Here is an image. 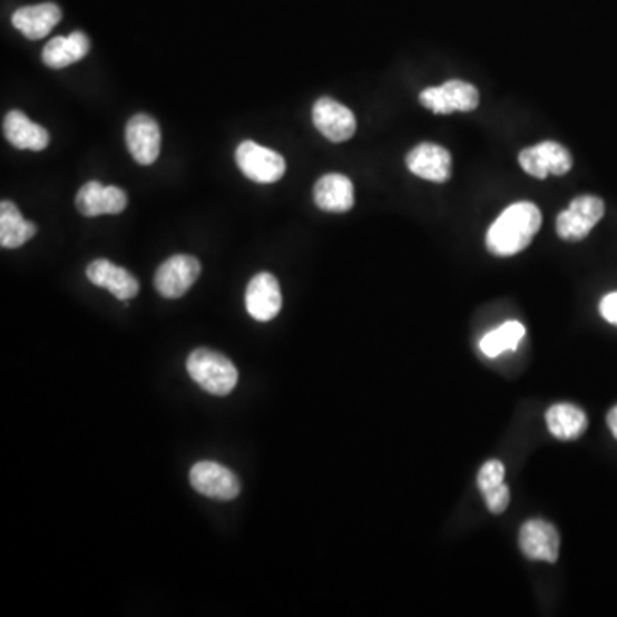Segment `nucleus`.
<instances>
[{
	"label": "nucleus",
	"mask_w": 617,
	"mask_h": 617,
	"mask_svg": "<svg viewBox=\"0 0 617 617\" xmlns=\"http://www.w3.org/2000/svg\"><path fill=\"white\" fill-rule=\"evenodd\" d=\"M540 225H542V215L533 203H515L508 206L491 225L486 235V246L494 256H515L532 244L533 237L540 231Z\"/></svg>",
	"instance_id": "nucleus-1"
},
{
	"label": "nucleus",
	"mask_w": 617,
	"mask_h": 617,
	"mask_svg": "<svg viewBox=\"0 0 617 617\" xmlns=\"http://www.w3.org/2000/svg\"><path fill=\"white\" fill-rule=\"evenodd\" d=\"M187 372L206 393L227 396L237 386L238 372L231 359L215 350L197 349L187 359Z\"/></svg>",
	"instance_id": "nucleus-2"
},
{
	"label": "nucleus",
	"mask_w": 617,
	"mask_h": 617,
	"mask_svg": "<svg viewBox=\"0 0 617 617\" xmlns=\"http://www.w3.org/2000/svg\"><path fill=\"white\" fill-rule=\"evenodd\" d=\"M604 213L606 205L600 197L590 194L578 196L565 212L559 213L556 232L566 242L584 241L604 218Z\"/></svg>",
	"instance_id": "nucleus-3"
},
{
	"label": "nucleus",
	"mask_w": 617,
	"mask_h": 617,
	"mask_svg": "<svg viewBox=\"0 0 617 617\" xmlns=\"http://www.w3.org/2000/svg\"><path fill=\"white\" fill-rule=\"evenodd\" d=\"M235 161L247 179L257 184H275L285 175V158L273 149L264 148L254 141L237 146Z\"/></svg>",
	"instance_id": "nucleus-4"
},
{
	"label": "nucleus",
	"mask_w": 617,
	"mask_h": 617,
	"mask_svg": "<svg viewBox=\"0 0 617 617\" xmlns=\"http://www.w3.org/2000/svg\"><path fill=\"white\" fill-rule=\"evenodd\" d=\"M479 90L476 86L460 79H451L441 86H432L422 91L421 104L439 116L453 112H472L479 107Z\"/></svg>",
	"instance_id": "nucleus-5"
},
{
	"label": "nucleus",
	"mask_w": 617,
	"mask_h": 617,
	"mask_svg": "<svg viewBox=\"0 0 617 617\" xmlns=\"http://www.w3.org/2000/svg\"><path fill=\"white\" fill-rule=\"evenodd\" d=\"M190 486L206 498L232 501L241 494V482L227 467L216 461H199L190 469Z\"/></svg>",
	"instance_id": "nucleus-6"
},
{
	"label": "nucleus",
	"mask_w": 617,
	"mask_h": 617,
	"mask_svg": "<svg viewBox=\"0 0 617 617\" xmlns=\"http://www.w3.org/2000/svg\"><path fill=\"white\" fill-rule=\"evenodd\" d=\"M202 275V263L194 256L177 254L165 261L155 275V288L165 298H179Z\"/></svg>",
	"instance_id": "nucleus-7"
},
{
	"label": "nucleus",
	"mask_w": 617,
	"mask_h": 617,
	"mask_svg": "<svg viewBox=\"0 0 617 617\" xmlns=\"http://www.w3.org/2000/svg\"><path fill=\"white\" fill-rule=\"evenodd\" d=\"M518 161L536 179H547L549 175H566L572 167L571 153L555 141H543L523 149Z\"/></svg>",
	"instance_id": "nucleus-8"
},
{
	"label": "nucleus",
	"mask_w": 617,
	"mask_h": 617,
	"mask_svg": "<svg viewBox=\"0 0 617 617\" xmlns=\"http://www.w3.org/2000/svg\"><path fill=\"white\" fill-rule=\"evenodd\" d=\"M313 123L332 143L349 141L358 130L354 112L333 98H320L313 107Z\"/></svg>",
	"instance_id": "nucleus-9"
},
{
	"label": "nucleus",
	"mask_w": 617,
	"mask_h": 617,
	"mask_svg": "<svg viewBox=\"0 0 617 617\" xmlns=\"http://www.w3.org/2000/svg\"><path fill=\"white\" fill-rule=\"evenodd\" d=\"M558 528L546 520H528L520 530V549L530 561L555 565L559 559Z\"/></svg>",
	"instance_id": "nucleus-10"
},
{
	"label": "nucleus",
	"mask_w": 617,
	"mask_h": 617,
	"mask_svg": "<svg viewBox=\"0 0 617 617\" xmlns=\"http://www.w3.org/2000/svg\"><path fill=\"white\" fill-rule=\"evenodd\" d=\"M126 145L130 157L139 165L155 164L161 148V133L157 120L146 114L130 117L126 127Z\"/></svg>",
	"instance_id": "nucleus-11"
},
{
	"label": "nucleus",
	"mask_w": 617,
	"mask_h": 617,
	"mask_svg": "<svg viewBox=\"0 0 617 617\" xmlns=\"http://www.w3.org/2000/svg\"><path fill=\"white\" fill-rule=\"evenodd\" d=\"M283 297L280 283L272 273H257L246 291V308L259 323L275 320L282 311Z\"/></svg>",
	"instance_id": "nucleus-12"
},
{
	"label": "nucleus",
	"mask_w": 617,
	"mask_h": 617,
	"mask_svg": "<svg viewBox=\"0 0 617 617\" xmlns=\"http://www.w3.org/2000/svg\"><path fill=\"white\" fill-rule=\"evenodd\" d=\"M76 208L81 215H119L126 209L127 194L120 187L101 186L97 180L86 183L76 194Z\"/></svg>",
	"instance_id": "nucleus-13"
},
{
	"label": "nucleus",
	"mask_w": 617,
	"mask_h": 617,
	"mask_svg": "<svg viewBox=\"0 0 617 617\" xmlns=\"http://www.w3.org/2000/svg\"><path fill=\"white\" fill-rule=\"evenodd\" d=\"M407 167L417 177L447 183L451 177V153L434 143H421L407 155Z\"/></svg>",
	"instance_id": "nucleus-14"
},
{
	"label": "nucleus",
	"mask_w": 617,
	"mask_h": 617,
	"mask_svg": "<svg viewBox=\"0 0 617 617\" xmlns=\"http://www.w3.org/2000/svg\"><path fill=\"white\" fill-rule=\"evenodd\" d=\"M86 276L94 285L107 288L119 301H130L139 292V282L136 276L108 259H97L88 264Z\"/></svg>",
	"instance_id": "nucleus-15"
},
{
	"label": "nucleus",
	"mask_w": 617,
	"mask_h": 617,
	"mask_svg": "<svg viewBox=\"0 0 617 617\" xmlns=\"http://www.w3.org/2000/svg\"><path fill=\"white\" fill-rule=\"evenodd\" d=\"M314 203L323 212H349V209L354 208V184L346 175H323L314 186Z\"/></svg>",
	"instance_id": "nucleus-16"
},
{
	"label": "nucleus",
	"mask_w": 617,
	"mask_h": 617,
	"mask_svg": "<svg viewBox=\"0 0 617 617\" xmlns=\"http://www.w3.org/2000/svg\"><path fill=\"white\" fill-rule=\"evenodd\" d=\"M62 19V11L53 2H43L38 6H27L12 14V25L21 31L28 40L46 38Z\"/></svg>",
	"instance_id": "nucleus-17"
},
{
	"label": "nucleus",
	"mask_w": 617,
	"mask_h": 617,
	"mask_svg": "<svg viewBox=\"0 0 617 617\" xmlns=\"http://www.w3.org/2000/svg\"><path fill=\"white\" fill-rule=\"evenodd\" d=\"M4 136L14 148L30 151H43L50 143L49 130L31 123L21 110H11L4 117Z\"/></svg>",
	"instance_id": "nucleus-18"
},
{
	"label": "nucleus",
	"mask_w": 617,
	"mask_h": 617,
	"mask_svg": "<svg viewBox=\"0 0 617 617\" xmlns=\"http://www.w3.org/2000/svg\"><path fill=\"white\" fill-rule=\"evenodd\" d=\"M90 38L82 31H72L69 37H56L47 43L41 59L50 69H66L90 53Z\"/></svg>",
	"instance_id": "nucleus-19"
},
{
	"label": "nucleus",
	"mask_w": 617,
	"mask_h": 617,
	"mask_svg": "<svg viewBox=\"0 0 617 617\" xmlns=\"http://www.w3.org/2000/svg\"><path fill=\"white\" fill-rule=\"evenodd\" d=\"M37 234V225L23 218L12 202L0 203V246L4 249H18Z\"/></svg>",
	"instance_id": "nucleus-20"
},
{
	"label": "nucleus",
	"mask_w": 617,
	"mask_h": 617,
	"mask_svg": "<svg viewBox=\"0 0 617 617\" xmlns=\"http://www.w3.org/2000/svg\"><path fill=\"white\" fill-rule=\"evenodd\" d=\"M546 422L550 434L561 441L578 439L588 428V419L584 410L571 403H558V405L550 407L546 413Z\"/></svg>",
	"instance_id": "nucleus-21"
},
{
	"label": "nucleus",
	"mask_w": 617,
	"mask_h": 617,
	"mask_svg": "<svg viewBox=\"0 0 617 617\" xmlns=\"http://www.w3.org/2000/svg\"><path fill=\"white\" fill-rule=\"evenodd\" d=\"M525 326L518 321H508L502 326L496 327L491 333L480 340V350L483 355L494 359L508 350H517L525 336Z\"/></svg>",
	"instance_id": "nucleus-22"
},
{
	"label": "nucleus",
	"mask_w": 617,
	"mask_h": 617,
	"mask_svg": "<svg viewBox=\"0 0 617 617\" xmlns=\"http://www.w3.org/2000/svg\"><path fill=\"white\" fill-rule=\"evenodd\" d=\"M506 469L499 460H489L483 463L480 469L479 477H477V486H479L480 492L492 491V489L499 488L501 483H505Z\"/></svg>",
	"instance_id": "nucleus-23"
},
{
	"label": "nucleus",
	"mask_w": 617,
	"mask_h": 617,
	"mask_svg": "<svg viewBox=\"0 0 617 617\" xmlns=\"http://www.w3.org/2000/svg\"><path fill=\"white\" fill-rule=\"evenodd\" d=\"M483 496V501L488 506V510L492 515H502L508 510L511 501L510 488L506 483H501L499 488L492 489V491L486 492Z\"/></svg>",
	"instance_id": "nucleus-24"
},
{
	"label": "nucleus",
	"mask_w": 617,
	"mask_h": 617,
	"mask_svg": "<svg viewBox=\"0 0 617 617\" xmlns=\"http://www.w3.org/2000/svg\"><path fill=\"white\" fill-rule=\"evenodd\" d=\"M600 314H603L604 320L617 326V292L607 294L603 298V302H600Z\"/></svg>",
	"instance_id": "nucleus-25"
},
{
	"label": "nucleus",
	"mask_w": 617,
	"mask_h": 617,
	"mask_svg": "<svg viewBox=\"0 0 617 617\" xmlns=\"http://www.w3.org/2000/svg\"><path fill=\"white\" fill-rule=\"evenodd\" d=\"M607 425H609L610 432L614 438L617 439V407H614L609 413H607Z\"/></svg>",
	"instance_id": "nucleus-26"
}]
</instances>
